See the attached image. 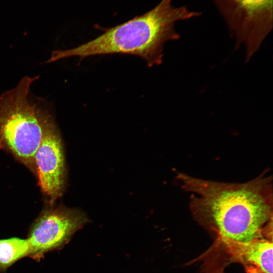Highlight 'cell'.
I'll return each mask as SVG.
<instances>
[{
	"label": "cell",
	"instance_id": "1",
	"mask_svg": "<svg viewBox=\"0 0 273 273\" xmlns=\"http://www.w3.org/2000/svg\"><path fill=\"white\" fill-rule=\"evenodd\" d=\"M178 177L183 188L193 194L190 205L193 214L215 230L225 244L272 234L271 177L260 176L241 184L208 181L181 173Z\"/></svg>",
	"mask_w": 273,
	"mask_h": 273
},
{
	"label": "cell",
	"instance_id": "2",
	"mask_svg": "<svg viewBox=\"0 0 273 273\" xmlns=\"http://www.w3.org/2000/svg\"><path fill=\"white\" fill-rule=\"evenodd\" d=\"M201 15L185 6H174L172 0H161L146 13L106 29L89 41L71 49L53 51L47 62L73 56L84 59L120 54L139 57L148 67L159 65L162 62L165 43L180 38L175 29L176 23Z\"/></svg>",
	"mask_w": 273,
	"mask_h": 273
},
{
	"label": "cell",
	"instance_id": "3",
	"mask_svg": "<svg viewBox=\"0 0 273 273\" xmlns=\"http://www.w3.org/2000/svg\"><path fill=\"white\" fill-rule=\"evenodd\" d=\"M37 78L25 76L0 96V143L35 173V155L52 119L28 99L30 85Z\"/></svg>",
	"mask_w": 273,
	"mask_h": 273
},
{
	"label": "cell",
	"instance_id": "4",
	"mask_svg": "<svg viewBox=\"0 0 273 273\" xmlns=\"http://www.w3.org/2000/svg\"><path fill=\"white\" fill-rule=\"evenodd\" d=\"M211 1L249 60L272 29V0Z\"/></svg>",
	"mask_w": 273,
	"mask_h": 273
},
{
	"label": "cell",
	"instance_id": "5",
	"mask_svg": "<svg viewBox=\"0 0 273 273\" xmlns=\"http://www.w3.org/2000/svg\"><path fill=\"white\" fill-rule=\"evenodd\" d=\"M88 221L86 216L77 209L63 207L46 209L29 231L27 238L31 248L29 257L39 262L47 253L62 249Z\"/></svg>",
	"mask_w": 273,
	"mask_h": 273
},
{
	"label": "cell",
	"instance_id": "6",
	"mask_svg": "<svg viewBox=\"0 0 273 273\" xmlns=\"http://www.w3.org/2000/svg\"><path fill=\"white\" fill-rule=\"evenodd\" d=\"M35 164L42 190L50 203H53L63 191L65 167L61 138L53 119L36 152Z\"/></svg>",
	"mask_w": 273,
	"mask_h": 273
},
{
	"label": "cell",
	"instance_id": "7",
	"mask_svg": "<svg viewBox=\"0 0 273 273\" xmlns=\"http://www.w3.org/2000/svg\"><path fill=\"white\" fill-rule=\"evenodd\" d=\"M226 246L234 260L262 273H272V240L261 237L245 243H230Z\"/></svg>",
	"mask_w": 273,
	"mask_h": 273
},
{
	"label": "cell",
	"instance_id": "8",
	"mask_svg": "<svg viewBox=\"0 0 273 273\" xmlns=\"http://www.w3.org/2000/svg\"><path fill=\"white\" fill-rule=\"evenodd\" d=\"M31 248L27 239L12 237L0 239V273L21 259L29 257Z\"/></svg>",
	"mask_w": 273,
	"mask_h": 273
},
{
	"label": "cell",
	"instance_id": "9",
	"mask_svg": "<svg viewBox=\"0 0 273 273\" xmlns=\"http://www.w3.org/2000/svg\"><path fill=\"white\" fill-rule=\"evenodd\" d=\"M246 273H262L257 268L251 266H245Z\"/></svg>",
	"mask_w": 273,
	"mask_h": 273
}]
</instances>
